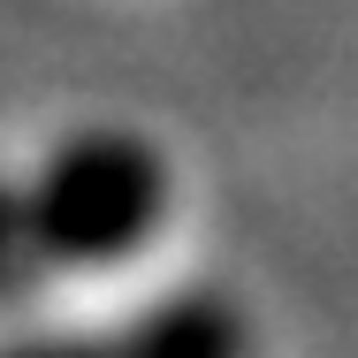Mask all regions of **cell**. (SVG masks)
Wrapping results in <instances>:
<instances>
[{"instance_id":"obj_1","label":"cell","mask_w":358,"mask_h":358,"mask_svg":"<svg viewBox=\"0 0 358 358\" xmlns=\"http://www.w3.org/2000/svg\"><path fill=\"white\" fill-rule=\"evenodd\" d=\"M23 183V214L46 252V275H99L138 259L168 221V160L115 122L69 130L38 152Z\"/></svg>"},{"instance_id":"obj_2","label":"cell","mask_w":358,"mask_h":358,"mask_svg":"<svg viewBox=\"0 0 358 358\" xmlns=\"http://www.w3.org/2000/svg\"><path fill=\"white\" fill-rule=\"evenodd\" d=\"M0 358H252V313L229 289H168L122 328H38Z\"/></svg>"},{"instance_id":"obj_3","label":"cell","mask_w":358,"mask_h":358,"mask_svg":"<svg viewBox=\"0 0 358 358\" xmlns=\"http://www.w3.org/2000/svg\"><path fill=\"white\" fill-rule=\"evenodd\" d=\"M38 282H46V252H38L31 214H23V183L0 176V305H23Z\"/></svg>"}]
</instances>
